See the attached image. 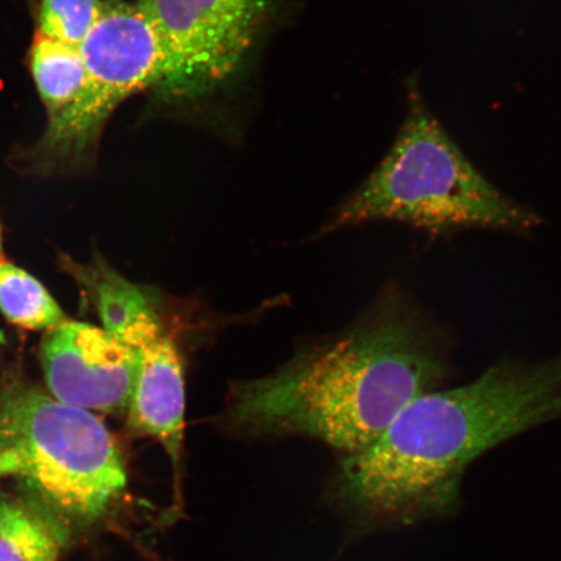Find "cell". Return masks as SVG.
<instances>
[{
  "mask_svg": "<svg viewBox=\"0 0 561 561\" xmlns=\"http://www.w3.org/2000/svg\"><path fill=\"white\" fill-rule=\"evenodd\" d=\"M67 537L38 504L0 490V561H59Z\"/></svg>",
  "mask_w": 561,
  "mask_h": 561,
  "instance_id": "cell-10",
  "label": "cell"
},
{
  "mask_svg": "<svg viewBox=\"0 0 561 561\" xmlns=\"http://www.w3.org/2000/svg\"><path fill=\"white\" fill-rule=\"evenodd\" d=\"M122 342L136 351L138 370L128 407L131 431L156 438L180 468L185 426V376L178 347L159 314H142Z\"/></svg>",
  "mask_w": 561,
  "mask_h": 561,
  "instance_id": "cell-8",
  "label": "cell"
},
{
  "mask_svg": "<svg viewBox=\"0 0 561 561\" xmlns=\"http://www.w3.org/2000/svg\"><path fill=\"white\" fill-rule=\"evenodd\" d=\"M0 479L18 482L67 530L100 520L128 483L102 419L15 371L0 380Z\"/></svg>",
  "mask_w": 561,
  "mask_h": 561,
  "instance_id": "cell-4",
  "label": "cell"
},
{
  "mask_svg": "<svg viewBox=\"0 0 561 561\" xmlns=\"http://www.w3.org/2000/svg\"><path fill=\"white\" fill-rule=\"evenodd\" d=\"M0 261H2V229H0Z\"/></svg>",
  "mask_w": 561,
  "mask_h": 561,
  "instance_id": "cell-14",
  "label": "cell"
},
{
  "mask_svg": "<svg viewBox=\"0 0 561 561\" xmlns=\"http://www.w3.org/2000/svg\"><path fill=\"white\" fill-rule=\"evenodd\" d=\"M27 65L47 111V118L65 111L85 81V61L81 48L38 34H34Z\"/></svg>",
  "mask_w": 561,
  "mask_h": 561,
  "instance_id": "cell-11",
  "label": "cell"
},
{
  "mask_svg": "<svg viewBox=\"0 0 561 561\" xmlns=\"http://www.w3.org/2000/svg\"><path fill=\"white\" fill-rule=\"evenodd\" d=\"M561 417V354L504 359L471 383L433 390L399 413L369 447L343 461L339 494L364 520L409 525L458 508L477 458Z\"/></svg>",
  "mask_w": 561,
  "mask_h": 561,
  "instance_id": "cell-2",
  "label": "cell"
},
{
  "mask_svg": "<svg viewBox=\"0 0 561 561\" xmlns=\"http://www.w3.org/2000/svg\"><path fill=\"white\" fill-rule=\"evenodd\" d=\"M85 81L75 101L47 118L44 135L12 153L11 165L35 178H67L93 167L110 117L147 89L167 95L172 67L150 21L135 3L104 0L103 12L80 46Z\"/></svg>",
  "mask_w": 561,
  "mask_h": 561,
  "instance_id": "cell-5",
  "label": "cell"
},
{
  "mask_svg": "<svg viewBox=\"0 0 561 561\" xmlns=\"http://www.w3.org/2000/svg\"><path fill=\"white\" fill-rule=\"evenodd\" d=\"M58 263L94 306L104 331L118 341L140 316L158 314L150 294L121 275L100 251H94L88 263L77 262L65 254L59 255Z\"/></svg>",
  "mask_w": 561,
  "mask_h": 561,
  "instance_id": "cell-9",
  "label": "cell"
},
{
  "mask_svg": "<svg viewBox=\"0 0 561 561\" xmlns=\"http://www.w3.org/2000/svg\"><path fill=\"white\" fill-rule=\"evenodd\" d=\"M0 313L25 331L48 332L67 316L39 280L20 266L0 261Z\"/></svg>",
  "mask_w": 561,
  "mask_h": 561,
  "instance_id": "cell-12",
  "label": "cell"
},
{
  "mask_svg": "<svg viewBox=\"0 0 561 561\" xmlns=\"http://www.w3.org/2000/svg\"><path fill=\"white\" fill-rule=\"evenodd\" d=\"M451 343L392 284L345 331L305 343L271 375L231 386L226 417L243 430L305 434L354 455L453 376Z\"/></svg>",
  "mask_w": 561,
  "mask_h": 561,
  "instance_id": "cell-1",
  "label": "cell"
},
{
  "mask_svg": "<svg viewBox=\"0 0 561 561\" xmlns=\"http://www.w3.org/2000/svg\"><path fill=\"white\" fill-rule=\"evenodd\" d=\"M374 221L402 222L440 237L468 229L529 234L543 219L477 171L413 91L394 145L336 207L321 234Z\"/></svg>",
  "mask_w": 561,
  "mask_h": 561,
  "instance_id": "cell-3",
  "label": "cell"
},
{
  "mask_svg": "<svg viewBox=\"0 0 561 561\" xmlns=\"http://www.w3.org/2000/svg\"><path fill=\"white\" fill-rule=\"evenodd\" d=\"M172 67L167 95H199L238 72L272 13V0H131Z\"/></svg>",
  "mask_w": 561,
  "mask_h": 561,
  "instance_id": "cell-6",
  "label": "cell"
},
{
  "mask_svg": "<svg viewBox=\"0 0 561 561\" xmlns=\"http://www.w3.org/2000/svg\"><path fill=\"white\" fill-rule=\"evenodd\" d=\"M41 363L48 392L58 401L91 412L128 410L138 356L104 329L62 322L42 340Z\"/></svg>",
  "mask_w": 561,
  "mask_h": 561,
  "instance_id": "cell-7",
  "label": "cell"
},
{
  "mask_svg": "<svg viewBox=\"0 0 561 561\" xmlns=\"http://www.w3.org/2000/svg\"><path fill=\"white\" fill-rule=\"evenodd\" d=\"M104 0H38L35 34L80 47L103 12Z\"/></svg>",
  "mask_w": 561,
  "mask_h": 561,
  "instance_id": "cell-13",
  "label": "cell"
}]
</instances>
